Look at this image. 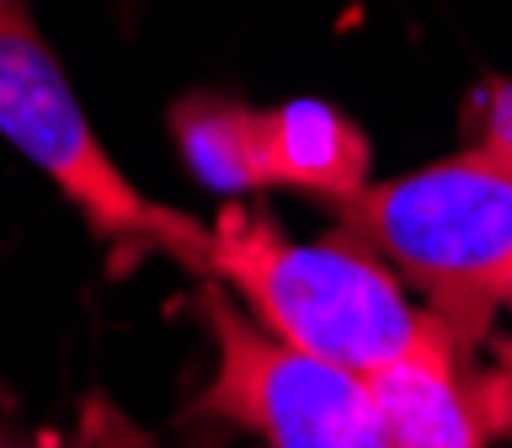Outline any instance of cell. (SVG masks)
<instances>
[{"label": "cell", "mask_w": 512, "mask_h": 448, "mask_svg": "<svg viewBox=\"0 0 512 448\" xmlns=\"http://www.w3.org/2000/svg\"><path fill=\"white\" fill-rule=\"evenodd\" d=\"M208 278L240 294V304L288 347L363 379L448 331L427 304H411L400 272L384 267L363 240L336 224L320 240H294L251 198H224L208 224Z\"/></svg>", "instance_id": "obj_1"}, {"label": "cell", "mask_w": 512, "mask_h": 448, "mask_svg": "<svg viewBox=\"0 0 512 448\" xmlns=\"http://www.w3.org/2000/svg\"><path fill=\"white\" fill-rule=\"evenodd\" d=\"M336 230L363 240L475 358L512 283V150L459 144L422 171L384 176L331 203Z\"/></svg>", "instance_id": "obj_2"}, {"label": "cell", "mask_w": 512, "mask_h": 448, "mask_svg": "<svg viewBox=\"0 0 512 448\" xmlns=\"http://www.w3.org/2000/svg\"><path fill=\"white\" fill-rule=\"evenodd\" d=\"M0 139L59 187L80 224L102 240L112 272L171 256L192 272V283L208 278V224L155 203L112 160L59 54L32 22L27 0L0 6Z\"/></svg>", "instance_id": "obj_3"}, {"label": "cell", "mask_w": 512, "mask_h": 448, "mask_svg": "<svg viewBox=\"0 0 512 448\" xmlns=\"http://www.w3.org/2000/svg\"><path fill=\"white\" fill-rule=\"evenodd\" d=\"M198 320L214 342V374L192 400L198 416L251 432L262 448H390L374 384L288 347L219 278H198Z\"/></svg>", "instance_id": "obj_4"}, {"label": "cell", "mask_w": 512, "mask_h": 448, "mask_svg": "<svg viewBox=\"0 0 512 448\" xmlns=\"http://www.w3.org/2000/svg\"><path fill=\"white\" fill-rule=\"evenodd\" d=\"M262 128V182L267 192H304L315 203H342L374 182V144L336 102L288 96L256 107Z\"/></svg>", "instance_id": "obj_5"}, {"label": "cell", "mask_w": 512, "mask_h": 448, "mask_svg": "<svg viewBox=\"0 0 512 448\" xmlns=\"http://www.w3.org/2000/svg\"><path fill=\"white\" fill-rule=\"evenodd\" d=\"M464 352L454 336L438 331L416 352L374 374V400L390 448H486L491 411L464 379Z\"/></svg>", "instance_id": "obj_6"}, {"label": "cell", "mask_w": 512, "mask_h": 448, "mask_svg": "<svg viewBox=\"0 0 512 448\" xmlns=\"http://www.w3.org/2000/svg\"><path fill=\"white\" fill-rule=\"evenodd\" d=\"M166 128L182 150L192 182L219 198H262V128L256 107L224 91H187L166 112Z\"/></svg>", "instance_id": "obj_7"}, {"label": "cell", "mask_w": 512, "mask_h": 448, "mask_svg": "<svg viewBox=\"0 0 512 448\" xmlns=\"http://www.w3.org/2000/svg\"><path fill=\"white\" fill-rule=\"evenodd\" d=\"M464 134L512 150V75H491L464 96Z\"/></svg>", "instance_id": "obj_8"}, {"label": "cell", "mask_w": 512, "mask_h": 448, "mask_svg": "<svg viewBox=\"0 0 512 448\" xmlns=\"http://www.w3.org/2000/svg\"><path fill=\"white\" fill-rule=\"evenodd\" d=\"M80 448H160V443L112 395L96 390L80 400Z\"/></svg>", "instance_id": "obj_9"}, {"label": "cell", "mask_w": 512, "mask_h": 448, "mask_svg": "<svg viewBox=\"0 0 512 448\" xmlns=\"http://www.w3.org/2000/svg\"><path fill=\"white\" fill-rule=\"evenodd\" d=\"M0 448H70L59 432H0Z\"/></svg>", "instance_id": "obj_10"}, {"label": "cell", "mask_w": 512, "mask_h": 448, "mask_svg": "<svg viewBox=\"0 0 512 448\" xmlns=\"http://www.w3.org/2000/svg\"><path fill=\"white\" fill-rule=\"evenodd\" d=\"M502 315H512V283H507V304H502Z\"/></svg>", "instance_id": "obj_11"}, {"label": "cell", "mask_w": 512, "mask_h": 448, "mask_svg": "<svg viewBox=\"0 0 512 448\" xmlns=\"http://www.w3.org/2000/svg\"><path fill=\"white\" fill-rule=\"evenodd\" d=\"M0 6H11V0H0Z\"/></svg>", "instance_id": "obj_12"}]
</instances>
